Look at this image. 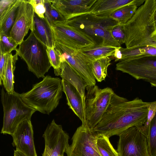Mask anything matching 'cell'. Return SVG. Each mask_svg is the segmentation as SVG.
I'll list each match as a JSON object with an SVG mask.
<instances>
[{"mask_svg":"<svg viewBox=\"0 0 156 156\" xmlns=\"http://www.w3.org/2000/svg\"><path fill=\"white\" fill-rule=\"evenodd\" d=\"M150 103L138 97L129 101L114 93L101 120L92 129L109 138L130 127L142 125L146 121Z\"/></svg>","mask_w":156,"mask_h":156,"instance_id":"6da1fadb","label":"cell"},{"mask_svg":"<svg viewBox=\"0 0 156 156\" xmlns=\"http://www.w3.org/2000/svg\"><path fill=\"white\" fill-rule=\"evenodd\" d=\"M155 0H145L126 23L122 24L126 48L147 46L150 36L156 30L154 21Z\"/></svg>","mask_w":156,"mask_h":156,"instance_id":"7a4b0ae2","label":"cell"},{"mask_svg":"<svg viewBox=\"0 0 156 156\" xmlns=\"http://www.w3.org/2000/svg\"><path fill=\"white\" fill-rule=\"evenodd\" d=\"M65 23L88 37L96 44L121 47L111 34L113 28L120 24L111 17L89 12L68 19Z\"/></svg>","mask_w":156,"mask_h":156,"instance_id":"3957f363","label":"cell"},{"mask_svg":"<svg viewBox=\"0 0 156 156\" xmlns=\"http://www.w3.org/2000/svg\"><path fill=\"white\" fill-rule=\"evenodd\" d=\"M62 91V80L47 75L34 85L31 90L20 96L27 105L36 111L49 115L58 105Z\"/></svg>","mask_w":156,"mask_h":156,"instance_id":"277c9868","label":"cell"},{"mask_svg":"<svg viewBox=\"0 0 156 156\" xmlns=\"http://www.w3.org/2000/svg\"><path fill=\"white\" fill-rule=\"evenodd\" d=\"M1 99L4 112L1 133L12 136L20 124L31 120L36 110L24 102L20 94L15 91L8 93L3 87L1 90Z\"/></svg>","mask_w":156,"mask_h":156,"instance_id":"5b68a950","label":"cell"},{"mask_svg":"<svg viewBox=\"0 0 156 156\" xmlns=\"http://www.w3.org/2000/svg\"><path fill=\"white\" fill-rule=\"evenodd\" d=\"M47 47L31 30L28 37L19 45L16 53L26 63L29 70L38 78H44L51 66Z\"/></svg>","mask_w":156,"mask_h":156,"instance_id":"8992f818","label":"cell"},{"mask_svg":"<svg viewBox=\"0 0 156 156\" xmlns=\"http://www.w3.org/2000/svg\"><path fill=\"white\" fill-rule=\"evenodd\" d=\"M85 94V115L87 125L93 129L101 120L114 93L107 87L100 88L96 85L88 86Z\"/></svg>","mask_w":156,"mask_h":156,"instance_id":"52a82bcc","label":"cell"},{"mask_svg":"<svg viewBox=\"0 0 156 156\" xmlns=\"http://www.w3.org/2000/svg\"><path fill=\"white\" fill-rule=\"evenodd\" d=\"M115 69L127 73L137 80L149 83L152 87H156V56L120 61L116 65Z\"/></svg>","mask_w":156,"mask_h":156,"instance_id":"ba28073f","label":"cell"},{"mask_svg":"<svg viewBox=\"0 0 156 156\" xmlns=\"http://www.w3.org/2000/svg\"><path fill=\"white\" fill-rule=\"evenodd\" d=\"M97 133L83 124L76 130L72 143L65 153L67 156H101L96 144Z\"/></svg>","mask_w":156,"mask_h":156,"instance_id":"9c48e42d","label":"cell"},{"mask_svg":"<svg viewBox=\"0 0 156 156\" xmlns=\"http://www.w3.org/2000/svg\"><path fill=\"white\" fill-rule=\"evenodd\" d=\"M55 48L59 53L60 60H65L86 82L88 86L95 85L93 73V62L78 50L71 48L55 41Z\"/></svg>","mask_w":156,"mask_h":156,"instance_id":"30bf717a","label":"cell"},{"mask_svg":"<svg viewBox=\"0 0 156 156\" xmlns=\"http://www.w3.org/2000/svg\"><path fill=\"white\" fill-rule=\"evenodd\" d=\"M119 136V156H150L147 138L136 127L126 130Z\"/></svg>","mask_w":156,"mask_h":156,"instance_id":"8fae6325","label":"cell"},{"mask_svg":"<svg viewBox=\"0 0 156 156\" xmlns=\"http://www.w3.org/2000/svg\"><path fill=\"white\" fill-rule=\"evenodd\" d=\"M43 137L45 145L42 156H64L69 145V136L61 125L53 119L47 126Z\"/></svg>","mask_w":156,"mask_h":156,"instance_id":"7c38bea8","label":"cell"},{"mask_svg":"<svg viewBox=\"0 0 156 156\" xmlns=\"http://www.w3.org/2000/svg\"><path fill=\"white\" fill-rule=\"evenodd\" d=\"M55 41L75 50L96 44L87 36L65 23L51 26Z\"/></svg>","mask_w":156,"mask_h":156,"instance_id":"4fadbf2b","label":"cell"},{"mask_svg":"<svg viewBox=\"0 0 156 156\" xmlns=\"http://www.w3.org/2000/svg\"><path fill=\"white\" fill-rule=\"evenodd\" d=\"M35 12L27 0H22L10 36L19 45L23 41L34 22Z\"/></svg>","mask_w":156,"mask_h":156,"instance_id":"5bb4252c","label":"cell"},{"mask_svg":"<svg viewBox=\"0 0 156 156\" xmlns=\"http://www.w3.org/2000/svg\"><path fill=\"white\" fill-rule=\"evenodd\" d=\"M31 120H27L18 126L12 136L13 147L27 156H37L34 141Z\"/></svg>","mask_w":156,"mask_h":156,"instance_id":"9a60e30c","label":"cell"},{"mask_svg":"<svg viewBox=\"0 0 156 156\" xmlns=\"http://www.w3.org/2000/svg\"><path fill=\"white\" fill-rule=\"evenodd\" d=\"M97 0H50L53 6L67 20L89 12Z\"/></svg>","mask_w":156,"mask_h":156,"instance_id":"2e32d148","label":"cell"},{"mask_svg":"<svg viewBox=\"0 0 156 156\" xmlns=\"http://www.w3.org/2000/svg\"><path fill=\"white\" fill-rule=\"evenodd\" d=\"M63 91L65 93L67 104L80 119L82 124L87 125L85 115V102L77 90L70 83L62 79Z\"/></svg>","mask_w":156,"mask_h":156,"instance_id":"e0dca14e","label":"cell"},{"mask_svg":"<svg viewBox=\"0 0 156 156\" xmlns=\"http://www.w3.org/2000/svg\"><path fill=\"white\" fill-rule=\"evenodd\" d=\"M144 0H97L91 7L89 13L101 17L108 16L118 9L126 5H134L138 7Z\"/></svg>","mask_w":156,"mask_h":156,"instance_id":"ac0fdd59","label":"cell"},{"mask_svg":"<svg viewBox=\"0 0 156 156\" xmlns=\"http://www.w3.org/2000/svg\"><path fill=\"white\" fill-rule=\"evenodd\" d=\"M59 69L55 72L56 76H60L62 79L72 84L78 91L85 102V90L88 86L86 82L64 59H61Z\"/></svg>","mask_w":156,"mask_h":156,"instance_id":"d6986e66","label":"cell"},{"mask_svg":"<svg viewBox=\"0 0 156 156\" xmlns=\"http://www.w3.org/2000/svg\"><path fill=\"white\" fill-rule=\"evenodd\" d=\"M30 30L47 47H55V41L51 25L45 17L40 18L35 13L33 23Z\"/></svg>","mask_w":156,"mask_h":156,"instance_id":"ffe728a7","label":"cell"},{"mask_svg":"<svg viewBox=\"0 0 156 156\" xmlns=\"http://www.w3.org/2000/svg\"><path fill=\"white\" fill-rule=\"evenodd\" d=\"M22 0L16 1L0 14V33L10 36Z\"/></svg>","mask_w":156,"mask_h":156,"instance_id":"44dd1931","label":"cell"},{"mask_svg":"<svg viewBox=\"0 0 156 156\" xmlns=\"http://www.w3.org/2000/svg\"><path fill=\"white\" fill-rule=\"evenodd\" d=\"M116 48L95 44L81 48L78 50L88 59L94 62L102 58L113 57Z\"/></svg>","mask_w":156,"mask_h":156,"instance_id":"7402d4cb","label":"cell"},{"mask_svg":"<svg viewBox=\"0 0 156 156\" xmlns=\"http://www.w3.org/2000/svg\"><path fill=\"white\" fill-rule=\"evenodd\" d=\"M120 50L122 58L119 61L134 59L150 55L156 56V48L149 45L129 48L121 47Z\"/></svg>","mask_w":156,"mask_h":156,"instance_id":"603a6c76","label":"cell"},{"mask_svg":"<svg viewBox=\"0 0 156 156\" xmlns=\"http://www.w3.org/2000/svg\"><path fill=\"white\" fill-rule=\"evenodd\" d=\"M18 56L16 53L14 55L10 53L8 54L7 56L2 84L5 90L9 93H13L15 91L14 89V73L15 68V64L17 60Z\"/></svg>","mask_w":156,"mask_h":156,"instance_id":"cb8c5ba5","label":"cell"},{"mask_svg":"<svg viewBox=\"0 0 156 156\" xmlns=\"http://www.w3.org/2000/svg\"><path fill=\"white\" fill-rule=\"evenodd\" d=\"M138 8L134 5L124 6L115 11L108 16L114 19L119 24H124L131 19Z\"/></svg>","mask_w":156,"mask_h":156,"instance_id":"d4e9b609","label":"cell"},{"mask_svg":"<svg viewBox=\"0 0 156 156\" xmlns=\"http://www.w3.org/2000/svg\"><path fill=\"white\" fill-rule=\"evenodd\" d=\"M109 57L102 58L93 62V73L95 79L98 82L105 80L107 75V69L111 64Z\"/></svg>","mask_w":156,"mask_h":156,"instance_id":"484cf974","label":"cell"},{"mask_svg":"<svg viewBox=\"0 0 156 156\" xmlns=\"http://www.w3.org/2000/svg\"><path fill=\"white\" fill-rule=\"evenodd\" d=\"M96 144L101 156H119L117 151L110 143L108 137L103 134H97Z\"/></svg>","mask_w":156,"mask_h":156,"instance_id":"4316f807","label":"cell"},{"mask_svg":"<svg viewBox=\"0 0 156 156\" xmlns=\"http://www.w3.org/2000/svg\"><path fill=\"white\" fill-rule=\"evenodd\" d=\"M45 17L51 26L58 23H65L66 20L53 6L50 0H44Z\"/></svg>","mask_w":156,"mask_h":156,"instance_id":"83f0119b","label":"cell"},{"mask_svg":"<svg viewBox=\"0 0 156 156\" xmlns=\"http://www.w3.org/2000/svg\"><path fill=\"white\" fill-rule=\"evenodd\" d=\"M147 140L150 156H156V114L151 123Z\"/></svg>","mask_w":156,"mask_h":156,"instance_id":"f1b7e54d","label":"cell"},{"mask_svg":"<svg viewBox=\"0 0 156 156\" xmlns=\"http://www.w3.org/2000/svg\"><path fill=\"white\" fill-rule=\"evenodd\" d=\"M18 45L10 36L0 33V51L5 54H9L13 50L16 51Z\"/></svg>","mask_w":156,"mask_h":156,"instance_id":"f546056e","label":"cell"},{"mask_svg":"<svg viewBox=\"0 0 156 156\" xmlns=\"http://www.w3.org/2000/svg\"><path fill=\"white\" fill-rule=\"evenodd\" d=\"M156 114V101L150 102L148 107L147 119L142 125L136 127L147 138L148 135L151 123Z\"/></svg>","mask_w":156,"mask_h":156,"instance_id":"4dcf8cb0","label":"cell"},{"mask_svg":"<svg viewBox=\"0 0 156 156\" xmlns=\"http://www.w3.org/2000/svg\"><path fill=\"white\" fill-rule=\"evenodd\" d=\"M47 50L51 66L54 69V72H57L59 69L61 64L60 55L55 47H47Z\"/></svg>","mask_w":156,"mask_h":156,"instance_id":"1f68e13d","label":"cell"},{"mask_svg":"<svg viewBox=\"0 0 156 156\" xmlns=\"http://www.w3.org/2000/svg\"><path fill=\"white\" fill-rule=\"evenodd\" d=\"M111 34L114 39L120 45L125 44V35L122 24H119L114 27Z\"/></svg>","mask_w":156,"mask_h":156,"instance_id":"d6a6232c","label":"cell"},{"mask_svg":"<svg viewBox=\"0 0 156 156\" xmlns=\"http://www.w3.org/2000/svg\"><path fill=\"white\" fill-rule=\"evenodd\" d=\"M28 2L33 6L35 13L41 18H45L46 9L44 6V0H29Z\"/></svg>","mask_w":156,"mask_h":156,"instance_id":"836d02e7","label":"cell"},{"mask_svg":"<svg viewBox=\"0 0 156 156\" xmlns=\"http://www.w3.org/2000/svg\"><path fill=\"white\" fill-rule=\"evenodd\" d=\"M7 55L8 54H5L0 51V84L1 85L2 84V81L4 79Z\"/></svg>","mask_w":156,"mask_h":156,"instance_id":"e575fe53","label":"cell"},{"mask_svg":"<svg viewBox=\"0 0 156 156\" xmlns=\"http://www.w3.org/2000/svg\"><path fill=\"white\" fill-rule=\"evenodd\" d=\"M16 0H1L0 1V14L7 9Z\"/></svg>","mask_w":156,"mask_h":156,"instance_id":"d590c367","label":"cell"},{"mask_svg":"<svg viewBox=\"0 0 156 156\" xmlns=\"http://www.w3.org/2000/svg\"><path fill=\"white\" fill-rule=\"evenodd\" d=\"M150 39L147 44L149 45L156 48V30L151 35Z\"/></svg>","mask_w":156,"mask_h":156,"instance_id":"8d00e7d4","label":"cell"},{"mask_svg":"<svg viewBox=\"0 0 156 156\" xmlns=\"http://www.w3.org/2000/svg\"><path fill=\"white\" fill-rule=\"evenodd\" d=\"M121 47H117L115 51L113 57L115 58V62H117L121 60L122 58V54L120 50Z\"/></svg>","mask_w":156,"mask_h":156,"instance_id":"74e56055","label":"cell"},{"mask_svg":"<svg viewBox=\"0 0 156 156\" xmlns=\"http://www.w3.org/2000/svg\"><path fill=\"white\" fill-rule=\"evenodd\" d=\"M14 156H27L26 155L23 153H22L17 151L14 150Z\"/></svg>","mask_w":156,"mask_h":156,"instance_id":"f35d334b","label":"cell"},{"mask_svg":"<svg viewBox=\"0 0 156 156\" xmlns=\"http://www.w3.org/2000/svg\"><path fill=\"white\" fill-rule=\"evenodd\" d=\"M155 2H156V9H155V13H154V21H155V26H156V0H155Z\"/></svg>","mask_w":156,"mask_h":156,"instance_id":"ab89813d","label":"cell"}]
</instances>
